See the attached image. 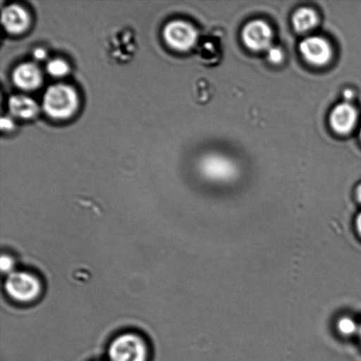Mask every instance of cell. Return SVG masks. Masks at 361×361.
<instances>
[{
    "instance_id": "cell-17",
    "label": "cell",
    "mask_w": 361,
    "mask_h": 361,
    "mask_svg": "<svg viewBox=\"0 0 361 361\" xmlns=\"http://www.w3.org/2000/svg\"><path fill=\"white\" fill-rule=\"evenodd\" d=\"M0 127H1V130L9 132V130L13 129L14 125L12 120L10 118H2L1 121H0Z\"/></svg>"
},
{
    "instance_id": "cell-12",
    "label": "cell",
    "mask_w": 361,
    "mask_h": 361,
    "mask_svg": "<svg viewBox=\"0 0 361 361\" xmlns=\"http://www.w3.org/2000/svg\"><path fill=\"white\" fill-rule=\"evenodd\" d=\"M293 24L298 32L312 30L317 24V13L310 8H300L293 14Z\"/></svg>"
},
{
    "instance_id": "cell-14",
    "label": "cell",
    "mask_w": 361,
    "mask_h": 361,
    "mask_svg": "<svg viewBox=\"0 0 361 361\" xmlns=\"http://www.w3.org/2000/svg\"><path fill=\"white\" fill-rule=\"evenodd\" d=\"M339 332L344 336H351L355 334L358 331V326L355 321L350 317H343L338 323Z\"/></svg>"
},
{
    "instance_id": "cell-18",
    "label": "cell",
    "mask_w": 361,
    "mask_h": 361,
    "mask_svg": "<svg viewBox=\"0 0 361 361\" xmlns=\"http://www.w3.org/2000/svg\"><path fill=\"white\" fill-rule=\"evenodd\" d=\"M34 56L35 59L38 60H42L46 58V52L44 49H37L34 52Z\"/></svg>"
},
{
    "instance_id": "cell-4",
    "label": "cell",
    "mask_w": 361,
    "mask_h": 361,
    "mask_svg": "<svg viewBox=\"0 0 361 361\" xmlns=\"http://www.w3.org/2000/svg\"><path fill=\"white\" fill-rule=\"evenodd\" d=\"M164 37L171 48L185 51L196 44L197 33L194 27L185 21L174 20L166 25Z\"/></svg>"
},
{
    "instance_id": "cell-5",
    "label": "cell",
    "mask_w": 361,
    "mask_h": 361,
    "mask_svg": "<svg viewBox=\"0 0 361 361\" xmlns=\"http://www.w3.org/2000/svg\"><path fill=\"white\" fill-rule=\"evenodd\" d=\"M200 169L205 178L216 182H225L235 178L236 165L228 158L219 154L207 155L200 161Z\"/></svg>"
},
{
    "instance_id": "cell-16",
    "label": "cell",
    "mask_w": 361,
    "mask_h": 361,
    "mask_svg": "<svg viewBox=\"0 0 361 361\" xmlns=\"http://www.w3.org/2000/svg\"><path fill=\"white\" fill-rule=\"evenodd\" d=\"M0 265H1V270L6 274H12V271L14 267L13 258H11L6 255H3L1 260H0Z\"/></svg>"
},
{
    "instance_id": "cell-2",
    "label": "cell",
    "mask_w": 361,
    "mask_h": 361,
    "mask_svg": "<svg viewBox=\"0 0 361 361\" xmlns=\"http://www.w3.org/2000/svg\"><path fill=\"white\" fill-rule=\"evenodd\" d=\"M5 288L11 298L19 302H30L42 292L40 281L26 271H13L6 279Z\"/></svg>"
},
{
    "instance_id": "cell-7",
    "label": "cell",
    "mask_w": 361,
    "mask_h": 361,
    "mask_svg": "<svg viewBox=\"0 0 361 361\" xmlns=\"http://www.w3.org/2000/svg\"><path fill=\"white\" fill-rule=\"evenodd\" d=\"M300 51L311 65L322 66L330 61L332 51L326 40L321 37H309L300 42Z\"/></svg>"
},
{
    "instance_id": "cell-9",
    "label": "cell",
    "mask_w": 361,
    "mask_h": 361,
    "mask_svg": "<svg viewBox=\"0 0 361 361\" xmlns=\"http://www.w3.org/2000/svg\"><path fill=\"white\" fill-rule=\"evenodd\" d=\"M13 82L23 90H34L40 87L42 77L40 69L33 63H21L13 73Z\"/></svg>"
},
{
    "instance_id": "cell-10",
    "label": "cell",
    "mask_w": 361,
    "mask_h": 361,
    "mask_svg": "<svg viewBox=\"0 0 361 361\" xmlns=\"http://www.w3.org/2000/svg\"><path fill=\"white\" fill-rule=\"evenodd\" d=\"M357 121L355 109L349 104H338L331 115V125L336 133L348 134L353 129Z\"/></svg>"
},
{
    "instance_id": "cell-23",
    "label": "cell",
    "mask_w": 361,
    "mask_h": 361,
    "mask_svg": "<svg viewBox=\"0 0 361 361\" xmlns=\"http://www.w3.org/2000/svg\"><path fill=\"white\" fill-rule=\"evenodd\" d=\"M360 137H361V130H360Z\"/></svg>"
},
{
    "instance_id": "cell-15",
    "label": "cell",
    "mask_w": 361,
    "mask_h": 361,
    "mask_svg": "<svg viewBox=\"0 0 361 361\" xmlns=\"http://www.w3.org/2000/svg\"><path fill=\"white\" fill-rule=\"evenodd\" d=\"M269 61L274 63H281L283 60V51L281 48L271 47L267 49Z\"/></svg>"
},
{
    "instance_id": "cell-19",
    "label": "cell",
    "mask_w": 361,
    "mask_h": 361,
    "mask_svg": "<svg viewBox=\"0 0 361 361\" xmlns=\"http://www.w3.org/2000/svg\"><path fill=\"white\" fill-rule=\"evenodd\" d=\"M356 228L361 235V214H360L356 219Z\"/></svg>"
},
{
    "instance_id": "cell-13",
    "label": "cell",
    "mask_w": 361,
    "mask_h": 361,
    "mask_svg": "<svg viewBox=\"0 0 361 361\" xmlns=\"http://www.w3.org/2000/svg\"><path fill=\"white\" fill-rule=\"evenodd\" d=\"M47 71L52 76L63 77L69 73V66L62 59H53L49 62Z\"/></svg>"
},
{
    "instance_id": "cell-6",
    "label": "cell",
    "mask_w": 361,
    "mask_h": 361,
    "mask_svg": "<svg viewBox=\"0 0 361 361\" xmlns=\"http://www.w3.org/2000/svg\"><path fill=\"white\" fill-rule=\"evenodd\" d=\"M272 32L264 21L255 20L243 30V40L247 48L260 51L271 48Z\"/></svg>"
},
{
    "instance_id": "cell-1",
    "label": "cell",
    "mask_w": 361,
    "mask_h": 361,
    "mask_svg": "<svg viewBox=\"0 0 361 361\" xmlns=\"http://www.w3.org/2000/svg\"><path fill=\"white\" fill-rule=\"evenodd\" d=\"M79 99L72 87L56 84L49 87L44 97V109L47 115L55 119L70 118L77 111Z\"/></svg>"
},
{
    "instance_id": "cell-22",
    "label": "cell",
    "mask_w": 361,
    "mask_h": 361,
    "mask_svg": "<svg viewBox=\"0 0 361 361\" xmlns=\"http://www.w3.org/2000/svg\"><path fill=\"white\" fill-rule=\"evenodd\" d=\"M360 339H361V327L360 329Z\"/></svg>"
},
{
    "instance_id": "cell-8",
    "label": "cell",
    "mask_w": 361,
    "mask_h": 361,
    "mask_svg": "<svg viewBox=\"0 0 361 361\" xmlns=\"http://www.w3.org/2000/svg\"><path fill=\"white\" fill-rule=\"evenodd\" d=\"M2 23L9 33L19 35L26 31L30 26V16L23 7L13 4L3 10Z\"/></svg>"
},
{
    "instance_id": "cell-11",
    "label": "cell",
    "mask_w": 361,
    "mask_h": 361,
    "mask_svg": "<svg viewBox=\"0 0 361 361\" xmlns=\"http://www.w3.org/2000/svg\"><path fill=\"white\" fill-rule=\"evenodd\" d=\"M8 105L12 114L19 118L30 119L39 111L37 102L26 95H13L10 98Z\"/></svg>"
},
{
    "instance_id": "cell-3",
    "label": "cell",
    "mask_w": 361,
    "mask_h": 361,
    "mask_svg": "<svg viewBox=\"0 0 361 361\" xmlns=\"http://www.w3.org/2000/svg\"><path fill=\"white\" fill-rule=\"evenodd\" d=\"M109 355L111 361H146L147 345L137 335L123 334L112 342Z\"/></svg>"
},
{
    "instance_id": "cell-20",
    "label": "cell",
    "mask_w": 361,
    "mask_h": 361,
    "mask_svg": "<svg viewBox=\"0 0 361 361\" xmlns=\"http://www.w3.org/2000/svg\"><path fill=\"white\" fill-rule=\"evenodd\" d=\"M344 95L346 99H351L353 97V92L352 90H345Z\"/></svg>"
},
{
    "instance_id": "cell-21",
    "label": "cell",
    "mask_w": 361,
    "mask_h": 361,
    "mask_svg": "<svg viewBox=\"0 0 361 361\" xmlns=\"http://www.w3.org/2000/svg\"><path fill=\"white\" fill-rule=\"evenodd\" d=\"M356 194H357V197H358V200L361 203V184L358 187V189H357Z\"/></svg>"
}]
</instances>
